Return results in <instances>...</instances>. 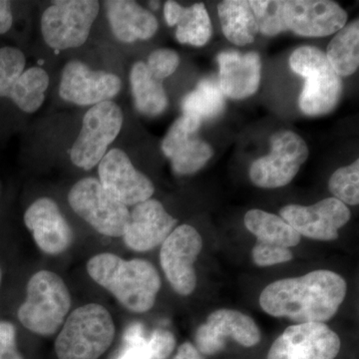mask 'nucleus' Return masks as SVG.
Returning <instances> with one entry per match:
<instances>
[{
	"label": "nucleus",
	"mask_w": 359,
	"mask_h": 359,
	"mask_svg": "<svg viewBox=\"0 0 359 359\" xmlns=\"http://www.w3.org/2000/svg\"><path fill=\"white\" fill-rule=\"evenodd\" d=\"M92 280L114 295L125 309L143 313L154 306L161 287L157 269L145 259H123L110 252L96 255L87 263Z\"/></svg>",
	"instance_id": "nucleus-2"
},
{
	"label": "nucleus",
	"mask_w": 359,
	"mask_h": 359,
	"mask_svg": "<svg viewBox=\"0 0 359 359\" xmlns=\"http://www.w3.org/2000/svg\"><path fill=\"white\" fill-rule=\"evenodd\" d=\"M115 325L109 311L98 304L80 306L63 323L55 340L58 359H98L112 344Z\"/></svg>",
	"instance_id": "nucleus-3"
},
{
	"label": "nucleus",
	"mask_w": 359,
	"mask_h": 359,
	"mask_svg": "<svg viewBox=\"0 0 359 359\" xmlns=\"http://www.w3.org/2000/svg\"><path fill=\"white\" fill-rule=\"evenodd\" d=\"M0 359H25L16 344V328L9 321H0Z\"/></svg>",
	"instance_id": "nucleus-36"
},
{
	"label": "nucleus",
	"mask_w": 359,
	"mask_h": 359,
	"mask_svg": "<svg viewBox=\"0 0 359 359\" xmlns=\"http://www.w3.org/2000/svg\"><path fill=\"white\" fill-rule=\"evenodd\" d=\"M226 107L224 95L214 78H205L182 102L183 114L204 121L218 117Z\"/></svg>",
	"instance_id": "nucleus-25"
},
{
	"label": "nucleus",
	"mask_w": 359,
	"mask_h": 359,
	"mask_svg": "<svg viewBox=\"0 0 359 359\" xmlns=\"http://www.w3.org/2000/svg\"><path fill=\"white\" fill-rule=\"evenodd\" d=\"M328 188L334 198L344 205H358L359 160L348 166L337 169L330 177Z\"/></svg>",
	"instance_id": "nucleus-30"
},
{
	"label": "nucleus",
	"mask_w": 359,
	"mask_h": 359,
	"mask_svg": "<svg viewBox=\"0 0 359 359\" xmlns=\"http://www.w3.org/2000/svg\"><path fill=\"white\" fill-rule=\"evenodd\" d=\"M172 359H205L203 354L191 342H185L179 347L176 355Z\"/></svg>",
	"instance_id": "nucleus-40"
},
{
	"label": "nucleus",
	"mask_w": 359,
	"mask_h": 359,
	"mask_svg": "<svg viewBox=\"0 0 359 359\" xmlns=\"http://www.w3.org/2000/svg\"><path fill=\"white\" fill-rule=\"evenodd\" d=\"M26 299L18 320L33 334L50 337L65 323L71 308V295L62 278L50 271H37L26 287Z\"/></svg>",
	"instance_id": "nucleus-4"
},
{
	"label": "nucleus",
	"mask_w": 359,
	"mask_h": 359,
	"mask_svg": "<svg viewBox=\"0 0 359 359\" xmlns=\"http://www.w3.org/2000/svg\"><path fill=\"white\" fill-rule=\"evenodd\" d=\"M130 84L135 106L141 114L154 117L166 110L168 97L162 81L152 76L143 61L132 66Z\"/></svg>",
	"instance_id": "nucleus-23"
},
{
	"label": "nucleus",
	"mask_w": 359,
	"mask_h": 359,
	"mask_svg": "<svg viewBox=\"0 0 359 359\" xmlns=\"http://www.w3.org/2000/svg\"><path fill=\"white\" fill-rule=\"evenodd\" d=\"M104 6L113 34L124 43L152 39L158 32L159 23L154 14L137 2L109 0Z\"/></svg>",
	"instance_id": "nucleus-20"
},
{
	"label": "nucleus",
	"mask_w": 359,
	"mask_h": 359,
	"mask_svg": "<svg viewBox=\"0 0 359 359\" xmlns=\"http://www.w3.org/2000/svg\"><path fill=\"white\" fill-rule=\"evenodd\" d=\"M121 108L113 101L97 104L87 111L81 131L70 151L73 164L81 169H93L107 153L123 126Z\"/></svg>",
	"instance_id": "nucleus-8"
},
{
	"label": "nucleus",
	"mask_w": 359,
	"mask_h": 359,
	"mask_svg": "<svg viewBox=\"0 0 359 359\" xmlns=\"http://www.w3.org/2000/svg\"><path fill=\"white\" fill-rule=\"evenodd\" d=\"M252 261L259 266H271L292 261V252L285 248L257 242L252 250Z\"/></svg>",
	"instance_id": "nucleus-34"
},
{
	"label": "nucleus",
	"mask_w": 359,
	"mask_h": 359,
	"mask_svg": "<svg viewBox=\"0 0 359 359\" xmlns=\"http://www.w3.org/2000/svg\"><path fill=\"white\" fill-rule=\"evenodd\" d=\"M202 123L192 116L183 114L179 117L170 127L164 140L162 141V151L165 156L170 159L181 146L195 137Z\"/></svg>",
	"instance_id": "nucleus-32"
},
{
	"label": "nucleus",
	"mask_w": 359,
	"mask_h": 359,
	"mask_svg": "<svg viewBox=\"0 0 359 359\" xmlns=\"http://www.w3.org/2000/svg\"><path fill=\"white\" fill-rule=\"evenodd\" d=\"M229 339L252 347L261 340V332L247 314L233 309H219L210 314L207 321L198 328L195 346L204 355H215L223 351Z\"/></svg>",
	"instance_id": "nucleus-13"
},
{
	"label": "nucleus",
	"mask_w": 359,
	"mask_h": 359,
	"mask_svg": "<svg viewBox=\"0 0 359 359\" xmlns=\"http://www.w3.org/2000/svg\"><path fill=\"white\" fill-rule=\"evenodd\" d=\"M49 76L39 67H30L18 79L8 98L25 113H34L44 102Z\"/></svg>",
	"instance_id": "nucleus-26"
},
{
	"label": "nucleus",
	"mask_w": 359,
	"mask_h": 359,
	"mask_svg": "<svg viewBox=\"0 0 359 359\" xmlns=\"http://www.w3.org/2000/svg\"><path fill=\"white\" fill-rule=\"evenodd\" d=\"M177 222L159 201L149 199L135 205L130 212L129 224L123 238L129 249L147 252L164 243Z\"/></svg>",
	"instance_id": "nucleus-18"
},
{
	"label": "nucleus",
	"mask_w": 359,
	"mask_h": 359,
	"mask_svg": "<svg viewBox=\"0 0 359 359\" xmlns=\"http://www.w3.org/2000/svg\"><path fill=\"white\" fill-rule=\"evenodd\" d=\"M25 224L40 250L57 256L72 245L74 233L58 205L50 198H39L25 214Z\"/></svg>",
	"instance_id": "nucleus-17"
},
{
	"label": "nucleus",
	"mask_w": 359,
	"mask_h": 359,
	"mask_svg": "<svg viewBox=\"0 0 359 359\" xmlns=\"http://www.w3.org/2000/svg\"><path fill=\"white\" fill-rule=\"evenodd\" d=\"M217 61L219 86L224 96L242 100L257 93L262 79V61L257 52L223 51Z\"/></svg>",
	"instance_id": "nucleus-19"
},
{
	"label": "nucleus",
	"mask_w": 359,
	"mask_h": 359,
	"mask_svg": "<svg viewBox=\"0 0 359 359\" xmlns=\"http://www.w3.org/2000/svg\"><path fill=\"white\" fill-rule=\"evenodd\" d=\"M98 173L104 190L126 207L151 199L155 192L151 180L138 171L120 149L106 153L99 163Z\"/></svg>",
	"instance_id": "nucleus-12"
},
{
	"label": "nucleus",
	"mask_w": 359,
	"mask_h": 359,
	"mask_svg": "<svg viewBox=\"0 0 359 359\" xmlns=\"http://www.w3.org/2000/svg\"><path fill=\"white\" fill-rule=\"evenodd\" d=\"M244 223L262 244L290 249L302 240V236L282 217L263 210H250L245 214Z\"/></svg>",
	"instance_id": "nucleus-22"
},
{
	"label": "nucleus",
	"mask_w": 359,
	"mask_h": 359,
	"mask_svg": "<svg viewBox=\"0 0 359 359\" xmlns=\"http://www.w3.org/2000/svg\"><path fill=\"white\" fill-rule=\"evenodd\" d=\"M176 339L171 332L162 328L155 330L147 337L146 349L150 359H167L173 353Z\"/></svg>",
	"instance_id": "nucleus-35"
},
{
	"label": "nucleus",
	"mask_w": 359,
	"mask_h": 359,
	"mask_svg": "<svg viewBox=\"0 0 359 359\" xmlns=\"http://www.w3.org/2000/svg\"><path fill=\"white\" fill-rule=\"evenodd\" d=\"M203 248L199 231L189 224L174 229L162 244L160 263L177 294H192L197 285L195 264Z\"/></svg>",
	"instance_id": "nucleus-10"
},
{
	"label": "nucleus",
	"mask_w": 359,
	"mask_h": 359,
	"mask_svg": "<svg viewBox=\"0 0 359 359\" xmlns=\"http://www.w3.org/2000/svg\"><path fill=\"white\" fill-rule=\"evenodd\" d=\"M309 155L308 145L299 134L289 130L278 132L271 136L269 154L250 165V181L263 189L289 185Z\"/></svg>",
	"instance_id": "nucleus-9"
},
{
	"label": "nucleus",
	"mask_w": 359,
	"mask_h": 359,
	"mask_svg": "<svg viewBox=\"0 0 359 359\" xmlns=\"http://www.w3.org/2000/svg\"><path fill=\"white\" fill-rule=\"evenodd\" d=\"M259 32L266 36H276L287 32L283 18V0H252L250 1Z\"/></svg>",
	"instance_id": "nucleus-29"
},
{
	"label": "nucleus",
	"mask_w": 359,
	"mask_h": 359,
	"mask_svg": "<svg viewBox=\"0 0 359 359\" xmlns=\"http://www.w3.org/2000/svg\"><path fill=\"white\" fill-rule=\"evenodd\" d=\"M146 342L147 340L141 344H127L126 351L119 359H150L146 349Z\"/></svg>",
	"instance_id": "nucleus-39"
},
{
	"label": "nucleus",
	"mask_w": 359,
	"mask_h": 359,
	"mask_svg": "<svg viewBox=\"0 0 359 359\" xmlns=\"http://www.w3.org/2000/svg\"><path fill=\"white\" fill-rule=\"evenodd\" d=\"M150 6L152 7L153 9H158L159 8L160 4L158 1H151Z\"/></svg>",
	"instance_id": "nucleus-41"
},
{
	"label": "nucleus",
	"mask_w": 359,
	"mask_h": 359,
	"mask_svg": "<svg viewBox=\"0 0 359 359\" xmlns=\"http://www.w3.org/2000/svg\"><path fill=\"white\" fill-rule=\"evenodd\" d=\"M1 280H2V273H1V268H0V285H1Z\"/></svg>",
	"instance_id": "nucleus-42"
},
{
	"label": "nucleus",
	"mask_w": 359,
	"mask_h": 359,
	"mask_svg": "<svg viewBox=\"0 0 359 359\" xmlns=\"http://www.w3.org/2000/svg\"><path fill=\"white\" fill-rule=\"evenodd\" d=\"M100 4L95 0H62L52 2L42 14L44 41L55 50L76 48L88 39Z\"/></svg>",
	"instance_id": "nucleus-6"
},
{
	"label": "nucleus",
	"mask_w": 359,
	"mask_h": 359,
	"mask_svg": "<svg viewBox=\"0 0 359 359\" xmlns=\"http://www.w3.org/2000/svg\"><path fill=\"white\" fill-rule=\"evenodd\" d=\"M13 16L11 2L0 0V35L6 34L13 26Z\"/></svg>",
	"instance_id": "nucleus-38"
},
{
	"label": "nucleus",
	"mask_w": 359,
	"mask_h": 359,
	"mask_svg": "<svg viewBox=\"0 0 359 359\" xmlns=\"http://www.w3.org/2000/svg\"><path fill=\"white\" fill-rule=\"evenodd\" d=\"M25 53L16 47L0 48V97L8 98L13 87L25 72Z\"/></svg>",
	"instance_id": "nucleus-31"
},
{
	"label": "nucleus",
	"mask_w": 359,
	"mask_h": 359,
	"mask_svg": "<svg viewBox=\"0 0 359 359\" xmlns=\"http://www.w3.org/2000/svg\"><path fill=\"white\" fill-rule=\"evenodd\" d=\"M146 65L153 77L163 81L178 69L180 56L172 49H157L149 55Z\"/></svg>",
	"instance_id": "nucleus-33"
},
{
	"label": "nucleus",
	"mask_w": 359,
	"mask_h": 359,
	"mask_svg": "<svg viewBox=\"0 0 359 359\" xmlns=\"http://www.w3.org/2000/svg\"><path fill=\"white\" fill-rule=\"evenodd\" d=\"M280 217L304 237L316 241H334L339 231L351 219V211L335 198H327L311 205H287Z\"/></svg>",
	"instance_id": "nucleus-14"
},
{
	"label": "nucleus",
	"mask_w": 359,
	"mask_h": 359,
	"mask_svg": "<svg viewBox=\"0 0 359 359\" xmlns=\"http://www.w3.org/2000/svg\"><path fill=\"white\" fill-rule=\"evenodd\" d=\"M185 7L182 6L178 2L169 0L164 6V16L167 25L169 26H176L179 20H181L182 14L184 13Z\"/></svg>",
	"instance_id": "nucleus-37"
},
{
	"label": "nucleus",
	"mask_w": 359,
	"mask_h": 359,
	"mask_svg": "<svg viewBox=\"0 0 359 359\" xmlns=\"http://www.w3.org/2000/svg\"><path fill=\"white\" fill-rule=\"evenodd\" d=\"M176 26V39L180 43L201 47L211 39L212 26L204 4L185 7Z\"/></svg>",
	"instance_id": "nucleus-27"
},
{
	"label": "nucleus",
	"mask_w": 359,
	"mask_h": 359,
	"mask_svg": "<svg viewBox=\"0 0 359 359\" xmlns=\"http://www.w3.org/2000/svg\"><path fill=\"white\" fill-rule=\"evenodd\" d=\"M346 292L341 276L318 269L266 285L259 295V304L264 313L275 318H289L297 323H325L337 313Z\"/></svg>",
	"instance_id": "nucleus-1"
},
{
	"label": "nucleus",
	"mask_w": 359,
	"mask_h": 359,
	"mask_svg": "<svg viewBox=\"0 0 359 359\" xmlns=\"http://www.w3.org/2000/svg\"><path fill=\"white\" fill-rule=\"evenodd\" d=\"M68 202L73 211L101 235L124 236L130 219L128 207L111 197L99 180L78 181L68 194Z\"/></svg>",
	"instance_id": "nucleus-7"
},
{
	"label": "nucleus",
	"mask_w": 359,
	"mask_h": 359,
	"mask_svg": "<svg viewBox=\"0 0 359 359\" xmlns=\"http://www.w3.org/2000/svg\"><path fill=\"white\" fill-rule=\"evenodd\" d=\"M222 30L231 43L245 46L252 43L259 28L250 1L224 0L218 4Z\"/></svg>",
	"instance_id": "nucleus-21"
},
{
	"label": "nucleus",
	"mask_w": 359,
	"mask_h": 359,
	"mask_svg": "<svg viewBox=\"0 0 359 359\" xmlns=\"http://www.w3.org/2000/svg\"><path fill=\"white\" fill-rule=\"evenodd\" d=\"M325 55L340 78L351 76L359 66V21L348 23L335 33Z\"/></svg>",
	"instance_id": "nucleus-24"
},
{
	"label": "nucleus",
	"mask_w": 359,
	"mask_h": 359,
	"mask_svg": "<svg viewBox=\"0 0 359 359\" xmlns=\"http://www.w3.org/2000/svg\"><path fill=\"white\" fill-rule=\"evenodd\" d=\"M121 87V80L117 75L92 70L81 61L72 60L63 68L59 95L66 102L75 105L94 106L111 101Z\"/></svg>",
	"instance_id": "nucleus-15"
},
{
	"label": "nucleus",
	"mask_w": 359,
	"mask_h": 359,
	"mask_svg": "<svg viewBox=\"0 0 359 359\" xmlns=\"http://www.w3.org/2000/svg\"><path fill=\"white\" fill-rule=\"evenodd\" d=\"M214 155L207 142L193 137L181 146L170 158L172 169L180 176L197 173Z\"/></svg>",
	"instance_id": "nucleus-28"
},
{
	"label": "nucleus",
	"mask_w": 359,
	"mask_h": 359,
	"mask_svg": "<svg viewBox=\"0 0 359 359\" xmlns=\"http://www.w3.org/2000/svg\"><path fill=\"white\" fill-rule=\"evenodd\" d=\"M290 69L304 79L299 109L308 116L328 114L337 107L342 91L341 78L328 62L325 52L302 46L290 57Z\"/></svg>",
	"instance_id": "nucleus-5"
},
{
	"label": "nucleus",
	"mask_w": 359,
	"mask_h": 359,
	"mask_svg": "<svg viewBox=\"0 0 359 359\" xmlns=\"http://www.w3.org/2000/svg\"><path fill=\"white\" fill-rule=\"evenodd\" d=\"M340 339L323 323L290 325L269 349L268 359H334Z\"/></svg>",
	"instance_id": "nucleus-11"
},
{
	"label": "nucleus",
	"mask_w": 359,
	"mask_h": 359,
	"mask_svg": "<svg viewBox=\"0 0 359 359\" xmlns=\"http://www.w3.org/2000/svg\"><path fill=\"white\" fill-rule=\"evenodd\" d=\"M283 18L287 32L302 37H325L346 25V11L330 0L285 1Z\"/></svg>",
	"instance_id": "nucleus-16"
}]
</instances>
